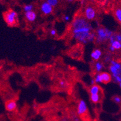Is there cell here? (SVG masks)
Masks as SVG:
<instances>
[{
  "instance_id": "obj_1",
  "label": "cell",
  "mask_w": 121,
  "mask_h": 121,
  "mask_svg": "<svg viewBox=\"0 0 121 121\" xmlns=\"http://www.w3.org/2000/svg\"><path fill=\"white\" fill-rule=\"evenodd\" d=\"M72 34L76 40L83 44L93 42L96 37L90 23L82 16L75 18L72 24Z\"/></svg>"
},
{
  "instance_id": "obj_28",
  "label": "cell",
  "mask_w": 121,
  "mask_h": 121,
  "mask_svg": "<svg viewBox=\"0 0 121 121\" xmlns=\"http://www.w3.org/2000/svg\"><path fill=\"white\" fill-rule=\"evenodd\" d=\"M67 1H70V2H72V1H73L74 0H67Z\"/></svg>"
},
{
  "instance_id": "obj_17",
  "label": "cell",
  "mask_w": 121,
  "mask_h": 121,
  "mask_svg": "<svg viewBox=\"0 0 121 121\" xmlns=\"http://www.w3.org/2000/svg\"><path fill=\"white\" fill-rule=\"evenodd\" d=\"M47 2L52 7H56L59 4V0H47Z\"/></svg>"
},
{
  "instance_id": "obj_5",
  "label": "cell",
  "mask_w": 121,
  "mask_h": 121,
  "mask_svg": "<svg viewBox=\"0 0 121 121\" xmlns=\"http://www.w3.org/2000/svg\"><path fill=\"white\" fill-rule=\"evenodd\" d=\"M109 69L113 78L117 76H121V65L120 62H118L116 60H111Z\"/></svg>"
},
{
  "instance_id": "obj_12",
  "label": "cell",
  "mask_w": 121,
  "mask_h": 121,
  "mask_svg": "<svg viewBox=\"0 0 121 121\" xmlns=\"http://www.w3.org/2000/svg\"><path fill=\"white\" fill-rule=\"evenodd\" d=\"M100 87L98 84H94L92 86V87L90 89V93L91 95H95V94H99L100 92Z\"/></svg>"
},
{
  "instance_id": "obj_18",
  "label": "cell",
  "mask_w": 121,
  "mask_h": 121,
  "mask_svg": "<svg viewBox=\"0 0 121 121\" xmlns=\"http://www.w3.org/2000/svg\"><path fill=\"white\" fill-rule=\"evenodd\" d=\"M33 9V5L32 4H28L25 5L24 7V10L25 12H28L30 11H32Z\"/></svg>"
},
{
  "instance_id": "obj_19",
  "label": "cell",
  "mask_w": 121,
  "mask_h": 121,
  "mask_svg": "<svg viewBox=\"0 0 121 121\" xmlns=\"http://www.w3.org/2000/svg\"><path fill=\"white\" fill-rule=\"evenodd\" d=\"M113 101H114L116 103H117V104H119V103H121V98L118 96H114V97H113Z\"/></svg>"
},
{
  "instance_id": "obj_13",
  "label": "cell",
  "mask_w": 121,
  "mask_h": 121,
  "mask_svg": "<svg viewBox=\"0 0 121 121\" xmlns=\"http://www.w3.org/2000/svg\"><path fill=\"white\" fill-rule=\"evenodd\" d=\"M103 68H104V65H103V63L100 62V61H97L95 65V71L97 72H100L102 70H103Z\"/></svg>"
},
{
  "instance_id": "obj_21",
  "label": "cell",
  "mask_w": 121,
  "mask_h": 121,
  "mask_svg": "<svg viewBox=\"0 0 121 121\" xmlns=\"http://www.w3.org/2000/svg\"><path fill=\"white\" fill-rule=\"evenodd\" d=\"M115 37H116V40L117 41L121 42V34H115Z\"/></svg>"
},
{
  "instance_id": "obj_22",
  "label": "cell",
  "mask_w": 121,
  "mask_h": 121,
  "mask_svg": "<svg viewBox=\"0 0 121 121\" xmlns=\"http://www.w3.org/2000/svg\"><path fill=\"white\" fill-rule=\"evenodd\" d=\"M56 33H57V31H56V30L54 29H52L50 31V34L51 36H55V35H56Z\"/></svg>"
},
{
  "instance_id": "obj_27",
  "label": "cell",
  "mask_w": 121,
  "mask_h": 121,
  "mask_svg": "<svg viewBox=\"0 0 121 121\" xmlns=\"http://www.w3.org/2000/svg\"><path fill=\"white\" fill-rule=\"evenodd\" d=\"M81 3L83 4V3H84V1H85V0H81Z\"/></svg>"
},
{
  "instance_id": "obj_16",
  "label": "cell",
  "mask_w": 121,
  "mask_h": 121,
  "mask_svg": "<svg viewBox=\"0 0 121 121\" xmlns=\"http://www.w3.org/2000/svg\"><path fill=\"white\" fill-rule=\"evenodd\" d=\"M115 16L119 22H121V9H117L115 11Z\"/></svg>"
},
{
  "instance_id": "obj_7",
  "label": "cell",
  "mask_w": 121,
  "mask_h": 121,
  "mask_svg": "<svg viewBox=\"0 0 121 121\" xmlns=\"http://www.w3.org/2000/svg\"><path fill=\"white\" fill-rule=\"evenodd\" d=\"M87 112V104L84 100H80L79 101L77 107V114L80 116H82Z\"/></svg>"
},
{
  "instance_id": "obj_6",
  "label": "cell",
  "mask_w": 121,
  "mask_h": 121,
  "mask_svg": "<svg viewBox=\"0 0 121 121\" xmlns=\"http://www.w3.org/2000/svg\"><path fill=\"white\" fill-rule=\"evenodd\" d=\"M96 10L92 6H87L84 11L85 18L87 21H92L96 17Z\"/></svg>"
},
{
  "instance_id": "obj_20",
  "label": "cell",
  "mask_w": 121,
  "mask_h": 121,
  "mask_svg": "<svg viewBox=\"0 0 121 121\" xmlns=\"http://www.w3.org/2000/svg\"><path fill=\"white\" fill-rule=\"evenodd\" d=\"M60 85L61 86V87H65L67 86L68 84H67L66 81H63V80H61V81H60Z\"/></svg>"
},
{
  "instance_id": "obj_9",
  "label": "cell",
  "mask_w": 121,
  "mask_h": 121,
  "mask_svg": "<svg viewBox=\"0 0 121 121\" xmlns=\"http://www.w3.org/2000/svg\"><path fill=\"white\" fill-rule=\"evenodd\" d=\"M5 107L6 110L8 112H13L15 110L17 107V104L15 100H9L5 104Z\"/></svg>"
},
{
  "instance_id": "obj_2",
  "label": "cell",
  "mask_w": 121,
  "mask_h": 121,
  "mask_svg": "<svg viewBox=\"0 0 121 121\" xmlns=\"http://www.w3.org/2000/svg\"><path fill=\"white\" fill-rule=\"evenodd\" d=\"M112 35H113L112 31L110 30L107 28L100 27L98 28L96 30V32L95 33V36H96L95 39H96V41L98 43L105 42L109 39Z\"/></svg>"
},
{
  "instance_id": "obj_15",
  "label": "cell",
  "mask_w": 121,
  "mask_h": 121,
  "mask_svg": "<svg viewBox=\"0 0 121 121\" xmlns=\"http://www.w3.org/2000/svg\"><path fill=\"white\" fill-rule=\"evenodd\" d=\"M91 99L93 103H98L100 100V95L99 94L91 95Z\"/></svg>"
},
{
  "instance_id": "obj_14",
  "label": "cell",
  "mask_w": 121,
  "mask_h": 121,
  "mask_svg": "<svg viewBox=\"0 0 121 121\" xmlns=\"http://www.w3.org/2000/svg\"><path fill=\"white\" fill-rule=\"evenodd\" d=\"M110 46L113 47L115 49V50H118L121 48V42L115 40L113 41L112 43H110Z\"/></svg>"
},
{
  "instance_id": "obj_11",
  "label": "cell",
  "mask_w": 121,
  "mask_h": 121,
  "mask_svg": "<svg viewBox=\"0 0 121 121\" xmlns=\"http://www.w3.org/2000/svg\"><path fill=\"white\" fill-rule=\"evenodd\" d=\"M101 56H102V51L99 49H95L91 53L92 59L95 61H98L99 60Z\"/></svg>"
},
{
  "instance_id": "obj_3",
  "label": "cell",
  "mask_w": 121,
  "mask_h": 121,
  "mask_svg": "<svg viewBox=\"0 0 121 121\" xmlns=\"http://www.w3.org/2000/svg\"><path fill=\"white\" fill-rule=\"evenodd\" d=\"M4 18L5 22L9 26H15L17 22V14L15 11L10 10L4 14Z\"/></svg>"
},
{
  "instance_id": "obj_25",
  "label": "cell",
  "mask_w": 121,
  "mask_h": 121,
  "mask_svg": "<svg viewBox=\"0 0 121 121\" xmlns=\"http://www.w3.org/2000/svg\"><path fill=\"white\" fill-rule=\"evenodd\" d=\"M111 61L110 60V56H106L105 58V61Z\"/></svg>"
},
{
  "instance_id": "obj_8",
  "label": "cell",
  "mask_w": 121,
  "mask_h": 121,
  "mask_svg": "<svg viewBox=\"0 0 121 121\" xmlns=\"http://www.w3.org/2000/svg\"><path fill=\"white\" fill-rule=\"evenodd\" d=\"M40 10L45 15H49L53 11V7L51 5H49L47 1L44 2L41 4L40 6Z\"/></svg>"
},
{
  "instance_id": "obj_24",
  "label": "cell",
  "mask_w": 121,
  "mask_h": 121,
  "mask_svg": "<svg viewBox=\"0 0 121 121\" xmlns=\"http://www.w3.org/2000/svg\"><path fill=\"white\" fill-rule=\"evenodd\" d=\"M64 19L66 21L68 22V21H69V19H70V17H69V16H68V15H66V16H65Z\"/></svg>"
},
{
  "instance_id": "obj_10",
  "label": "cell",
  "mask_w": 121,
  "mask_h": 121,
  "mask_svg": "<svg viewBox=\"0 0 121 121\" xmlns=\"http://www.w3.org/2000/svg\"><path fill=\"white\" fill-rule=\"evenodd\" d=\"M25 16L28 21L32 22H34L36 20L37 15H36V13L34 11L32 10L28 12H25Z\"/></svg>"
},
{
  "instance_id": "obj_4",
  "label": "cell",
  "mask_w": 121,
  "mask_h": 121,
  "mask_svg": "<svg viewBox=\"0 0 121 121\" xmlns=\"http://www.w3.org/2000/svg\"><path fill=\"white\" fill-rule=\"evenodd\" d=\"M94 80L96 84H99V83L107 84L112 80V76L108 72H101L96 75Z\"/></svg>"
},
{
  "instance_id": "obj_23",
  "label": "cell",
  "mask_w": 121,
  "mask_h": 121,
  "mask_svg": "<svg viewBox=\"0 0 121 121\" xmlns=\"http://www.w3.org/2000/svg\"><path fill=\"white\" fill-rule=\"evenodd\" d=\"M109 51H110L111 52H114V51H115V49H114V48H113V47H112V46H110L109 47Z\"/></svg>"
},
{
  "instance_id": "obj_26",
  "label": "cell",
  "mask_w": 121,
  "mask_h": 121,
  "mask_svg": "<svg viewBox=\"0 0 121 121\" xmlns=\"http://www.w3.org/2000/svg\"><path fill=\"white\" fill-rule=\"evenodd\" d=\"M96 84V83H95V81L94 79H92V80H91V85L93 86V85H94V84Z\"/></svg>"
}]
</instances>
